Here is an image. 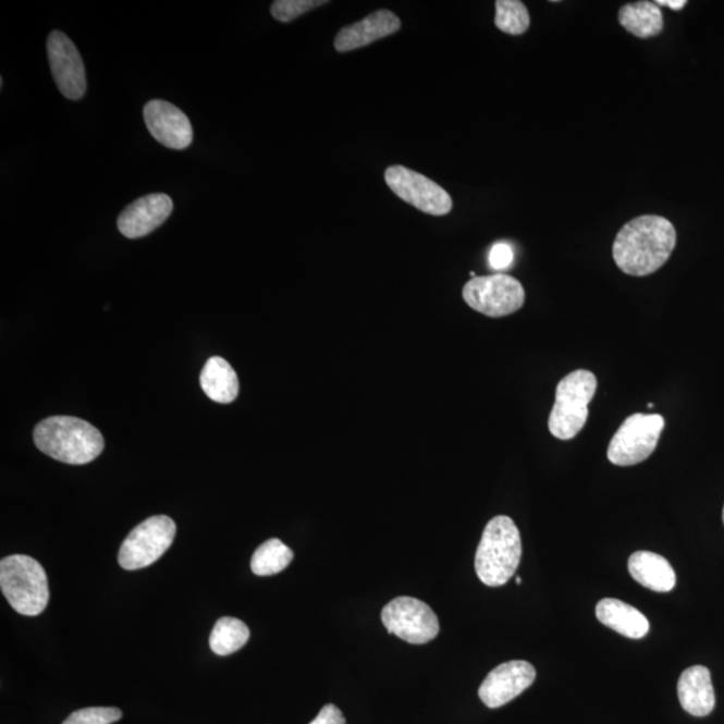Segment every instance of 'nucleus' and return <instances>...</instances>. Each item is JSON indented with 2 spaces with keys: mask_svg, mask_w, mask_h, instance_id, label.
<instances>
[{
  "mask_svg": "<svg viewBox=\"0 0 724 724\" xmlns=\"http://www.w3.org/2000/svg\"><path fill=\"white\" fill-rule=\"evenodd\" d=\"M536 676V668L523 660L503 663L486 677L479 698L489 709H498L519 697L535 683Z\"/></svg>",
  "mask_w": 724,
  "mask_h": 724,
  "instance_id": "f8f14e48",
  "label": "nucleus"
},
{
  "mask_svg": "<svg viewBox=\"0 0 724 724\" xmlns=\"http://www.w3.org/2000/svg\"><path fill=\"white\" fill-rule=\"evenodd\" d=\"M48 57L58 90L69 100H81L88 85L77 46L65 33L51 32L48 38Z\"/></svg>",
  "mask_w": 724,
  "mask_h": 724,
  "instance_id": "9b49d317",
  "label": "nucleus"
},
{
  "mask_svg": "<svg viewBox=\"0 0 724 724\" xmlns=\"http://www.w3.org/2000/svg\"><path fill=\"white\" fill-rule=\"evenodd\" d=\"M659 5H664V8H670L675 11H680L686 8L687 0H656L654 2Z\"/></svg>",
  "mask_w": 724,
  "mask_h": 724,
  "instance_id": "cd10ccee",
  "label": "nucleus"
},
{
  "mask_svg": "<svg viewBox=\"0 0 724 724\" xmlns=\"http://www.w3.org/2000/svg\"><path fill=\"white\" fill-rule=\"evenodd\" d=\"M385 182L393 194L421 212L443 217L453 210V199L447 191L409 168L403 165L386 168Z\"/></svg>",
  "mask_w": 724,
  "mask_h": 724,
  "instance_id": "9d476101",
  "label": "nucleus"
},
{
  "mask_svg": "<svg viewBox=\"0 0 724 724\" xmlns=\"http://www.w3.org/2000/svg\"><path fill=\"white\" fill-rule=\"evenodd\" d=\"M0 588L21 615L38 616L49 604L48 576L42 565L28 555H9L0 562Z\"/></svg>",
  "mask_w": 724,
  "mask_h": 724,
  "instance_id": "20e7f679",
  "label": "nucleus"
},
{
  "mask_svg": "<svg viewBox=\"0 0 724 724\" xmlns=\"http://www.w3.org/2000/svg\"><path fill=\"white\" fill-rule=\"evenodd\" d=\"M34 442L44 454L75 466L95 461L106 445L96 427L72 416H53L40 421L34 431Z\"/></svg>",
  "mask_w": 724,
  "mask_h": 724,
  "instance_id": "f03ea898",
  "label": "nucleus"
},
{
  "mask_svg": "<svg viewBox=\"0 0 724 724\" xmlns=\"http://www.w3.org/2000/svg\"><path fill=\"white\" fill-rule=\"evenodd\" d=\"M176 536V525L167 515H156L135 527L121 544L119 564L125 570H138L155 564Z\"/></svg>",
  "mask_w": 724,
  "mask_h": 724,
  "instance_id": "0eeeda50",
  "label": "nucleus"
},
{
  "mask_svg": "<svg viewBox=\"0 0 724 724\" xmlns=\"http://www.w3.org/2000/svg\"><path fill=\"white\" fill-rule=\"evenodd\" d=\"M495 26L510 36H523L530 27V14L519 0H498Z\"/></svg>",
  "mask_w": 724,
  "mask_h": 724,
  "instance_id": "5701e85b",
  "label": "nucleus"
},
{
  "mask_svg": "<svg viewBox=\"0 0 724 724\" xmlns=\"http://www.w3.org/2000/svg\"><path fill=\"white\" fill-rule=\"evenodd\" d=\"M201 390L212 402L233 403L240 393V380L235 370L222 357H211L200 375Z\"/></svg>",
  "mask_w": 724,
  "mask_h": 724,
  "instance_id": "6ab92c4d",
  "label": "nucleus"
},
{
  "mask_svg": "<svg viewBox=\"0 0 724 724\" xmlns=\"http://www.w3.org/2000/svg\"><path fill=\"white\" fill-rule=\"evenodd\" d=\"M388 634L396 635L409 645H427L439 635V619L426 602L414 598H397L388 602L381 612Z\"/></svg>",
  "mask_w": 724,
  "mask_h": 724,
  "instance_id": "1a4fd4ad",
  "label": "nucleus"
},
{
  "mask_svg": "<svg viewBox=\"0 0 724 724\" xmlns=\"http://www.w3.org/2000/svg\"><path fill=\"white\" fill-rule=\"evenodd\" d=\"M327 3V0H277L271 4V15L277 21L287 23Z\"/></svg>",
  "mask_w": 724,
  "mask_h": 724,
  "instance_id": "b1692460",
  "label": "nucleus"
},
{
  "mask_svg": "<svg viewBox=\"0 0 724 724\" xmlns=\"http://www.w3.org/2000/svg\"><path fill=\"white\" fill-rule=\"evenodd\" d=\"M310 724H346V721L339 707L327 704Z\"/></svg>",
  "mask_w": 724,
  "mask_h": 724,
  "instance_id": "bb28decb",
  "label": "nucleus"
},
{
  "mask_svg": "<svg viewBox=\"0 0 724 724\" xmlns=\"http://www.w3.org/2000/svg\"><path fill=\"white\" fill-rule=\"evenodd\" d=\"M293 559V550L278 538H272L255 550L251 570L254 575L260 577L274 576L285 570L292 564Z\"/></svg>",
  "mask_w": 724,
  "mask_h": 724,
  "instance_id": "412c9836",
  "label": "nucleus"
},
{
  "mask_svg": "<svg viewBox=\"0 0 724 724\" xmlns=\"http://www.w3.org/2000/svg\"><path fill=\"white\" fill-rule=\"evenodd\" d=\"M515 582H517L518 585H520V584H523V579H520V577H517V578H515Z\"/></svg>",
  "mask_w": 724,
  "mask_h": 724,
  "instance_id": "c85d7f7f",
  "label": "nucleus"
},
{
  "mask_svg": "<svg viewBox=\"0 0 724 724\" xmlns=\"http://www.w3.org/2000/svg\"><path fill=\"white\" fill-rule=\"evenodd\" d=\"M400 27H402V22L392 11L378 10L355 25L340 30L334 39V48L339 53L361 49L376 40L392 36L400 30Z\"/></svg>",
  "mask_w": 724,
  "mask_h": 724,
  "instance_id": "2eb2a0df",
  "label": "nucleus"
},
{
  "mask_svg": "<svg viewBox=\"0 0 724 724\" xmlns=\"http://www.w3.org/2000/svg\"><path fill=\"white\" fill-rule=\"evenodd\" d=\"M630 576L637 582L653 592H671L676 585V575L674 567L670 562L652 552H636L630 555L628 561Z\"/></svg>",
  "mask_w": 724,
  "mask_h": 724,
  "instance_id": "a211bd4d",
  "label": "nucleus"
},
{
  "mask_svg": "<svg viewBox=\"0 0 724 724\" xmlns=\"http://www.w3.org/2000/svg\"><path fill=\"white\" fill-rule=\"evenodd\" d=\"M598 391V378L578 369L565 376L555 390V403L549 417V431L560 440L576 438L587 425L588 405Z\"/></svg>",
  "mask_w": 724,
  "mask_h": 724,
  "instance_id": "39448f33",
  "label": "nucleus"
},
{
  "mask_svg": "<svg viewBox=\"0 0 724 724\" xmlns=\"http://www.w3.org/2000/svg\"><path fill=\"white\" fill-rule=\"evenodd\" d=\"M123 717V712L115 707H88L74 711L62 724H112Z\"/></svg>",
  "mask_w": 724,
  "mask_h": 724,
  "instance_id": "393cba45",
  "label": "nucleus"
},
{
  "mask_svg": "<svg viewBox=\"0 0 724 724\" xmlns=\"http://www.w3.org/2000/svg\"><path fill=\"white\" fill-rule=\"evenodd\" d=\"M665 427L662 415L635 414L625 419L608 449V459L613 465L628 467L639 465L653 454L660 434Z\"/></svg>",
  "mask_w": 724,
  "mask_h": 724,
  "instance_id": "423d86ee",
  "label": "nucleus"
},
{
  "mask_svg": "<svg viewBox=\"0 0 724 724\" xmlns=\"http://www.w3.org/2000/svg\"><path fill=\"white\" fill-rule=\"evenodd\" d=\"M677 694L683 710L689 715L702 717L711 714L715 707V692L710 670L703 665H694L683 672L677 683Z\"/></svg>",
  "mask_w": 724,
  "mask_h": 724,
  "instance_id": "dca6fc26",
  "label": "nucleus"
},
{
  "mask_svg": "<svg viewBox=\"0 0 724 724\" xmlns=\"http://www.w3.org/2000/svg\"><path fill=\"white\" fill-rule=\"evenodd\" d=\"M144 121L156 142L167 148L187 149L194 140L187 114L171 102L152 100L144 107Z\"/></svg>",
  "mask_w": 724,
  "mask_h": 724,
  "instance_id": "ddd939ff",
  "label": "nucleus"
},
{
  "mask_svg": "<svg viewBox=\"0 0 724 724\" xmlns=\"http://www.w3.org/2000/svg\"><path fill=\"white\" fill-rule=\"evenodd\" d=\"M601 624L628 639L639 640L650 633V622L636 608L616 599L601 600L596 606Z\"/></svg>",
  "mask_w": 724,
  "mask_h": 724,
  "instance_id": "f3484780",
  "label": "nucleus"
},
{
  "mask_svg": "<svg viewBox=\"0 0 724 724\" xmlns=\"http://www.w3.org/2000/svg\"><path fill=\"white\" fill-rule=\"evenodd\" d=\"M652 407H653V403L648 404V408L651 409Z\"/></svg>",
  "mask_w": 724,
  "mask_h": 724,
  "instance_id": "c756f323",
  "label": "nucleus"
},
{
  "mask_svg": "<svg viewBox=\"0 0 724 724\" xmlns=\"http://www.w3.org/2000/svg\"><path fill=\"white\" fill-rule=\"evenodd\" d=\"M489 262L491 269L496 271L508 269L514 262L513 247L507 245V243H495V245L491 247Z\"/></svg>",
  "mask_w": 724,
  "mask_h": 724,
  "instance_id": "a878e982",
  "label": "nucleus"
},
{
  "mask_svg": "<svg viewBox=\"0 0 724 724\" xmlns=\"http://www.w3.org/2000/svg\"><path fill=\"white\" fill-rule=\"evenodd\" d=\"M250 639V630L245 623L234 617L219 618L210 636V647L219 656L240 651Z\"/></svg>",
  "mask_w": 724,
  "mask_h": 724,
  "instance_id": "4be33fe9",
  "label": "nucleus"
},
{
  "mask_svg": "<svg viewBox=\"0 0 724 724\" xmlns=\"http://www.w3.org/2000/svg\"><path fill=\"white\" fill-rule=\"evenodd\" d=\"M675 247L676 230L668 219L642 216L618 231L613 259L625 274L647 277L667 263Z\"/></svg>",
  "mask_w": 724,
  "mask_h": 724,
  "instance_id": "f257e3e1",
  "label": "nucleus"
},
{
  "mask_svg": "<svg viewBox=\"0 0 724 724\" xmlns=\"http://www.w3.org/2000/svg\"><path fill=\"white\" fill-rule=\"evenodd\" d=\"M463 299L471 309L491 318L513 315L523 308L525 289L507 274L475 277L463 287Z\"/></svg>",
  "mask_w": 724,
  "mask_h": 724,
  "instance_id": "6e6552de",
  "label": "nucleus"
},
{
  "mask_svg": "<svg viewBox=\"0 0 724 724\" xmlns=\"http://www.w3.org/2000/svg\"><path fill=\"white\" fill-rule=\"evenodd\" d=\"M173 201L165 194H152L133 201L120 213V233L130 240L147 236L170 218Z\"/></svg>",
  "mask_w": 724,
  "mask_h": 724,
  "instance_id": "4468645a",
  "label": "nucleus"
},
{
  "mask_svg": "<svg viewBox=\"0 0 724 724\" xmlns=\"http://www.w3.org/2000/svg\"><path fill=\"white\" fill-rule=\"evenodd\" d=\"M618 22L625 30L642 39L658 37L664 28L662 10L656 3L646 0L623 5L618 11Z\"/></svg>",
  "mask_w": 724,
  "mask_h": 724,
  "instance_id": "aec40b11",
  "label": "nucleus"
},
{
  "mask_svg": "<svg viewBox=\"0 0 724 724\" xmlns=\"http://www.w3.org/2000/svg\"><path fill=\"white\" fill-rule=\"evenodd\" d=\"M523 557V541L517 525L506 515L492 518L483 531L475 570L484 585L496 588L508 582Z\"/></svg>",
  "mask_w": 724,
  "mask_h": 724,
  "instance_id": "7ed1b4c3",
  "label": "nucleus"
},
{
  "mask_svg": "<svg viewBox=\"0 0 724 724\" xmlns=\"http://www.w3.org/2000/svg\"><path fill=\"white\" fill-rule=\"evenodd\" d=\"M723 524H724V507H723Z\"/></svg>",
  "mask_w": 724,
  "mask_h": 724,
  "instance_id": "7c9ffc66",
  "label": "nucleus"
}]
</instances>
